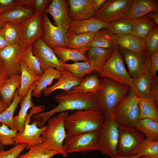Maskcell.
<instances>
[{
	"label": "cell",
	"instance_id": "7c38bea8",
	"mask_svg": "<svg viewBox=\"0 0 158 158\" xmlns=\"http://www.w3.org/2000/svg\"><path fill=\"white\" fill-rule=\"evenodd\" d=\"M43 13H36L19 24V36L18 43L24 49L32 45L39 38L43 36L42 26Z\"/></svg>",
	"mask_w": 158,
	"mask_h": 158
},
{
	"label": "cell",
	"instance_id": "8fae6325",
	"mask_svg": "<svg viewBox=\"0 0 158 158\" xmlns=\"http://www.w3.org/2000/svg\"><path fill=\"white\" fill-rule=\"evenodd\" d=\"M118 154L124 156L135 155L145 138L144 135L133 126L119 124Z\"/></svg>",
	"mask_w": 158,
	"mask_h": 158
},
{
	"label": "cell",
	"instance_id": "b9f144b4",
	"mask_svg": "<svg viewBox=\"0 0 158 158\" xmlns=\"http://www.w3.org/2000/svg\"><path fill=\"white\" fill-rule=\"evenodd\" d=\"M59 154L60 153L57 151L47 149L38 144L30 149L25 154H19L16 158H50Z\"/></svg>",
	"mask_w": 158,
	"mask_h": 158
},
{
	"label": "cell",
	"instance_id": "4316f807",
	"mask_svg": "<svg viewBox=\"0 0 158 158\" xmlns=\"http://www.w3.org/2000/svg\"><path fill=\"white\" fill-rule=\"evenodd\" d=\"M88 49H74L67 48L55 47L53 50L61 63L69 61L77 62L88 61L86 54Z\"/></svg>",
	"mask_w": 158,
	"mask_h": 158
},
{
	"label": "cell",
	"instance_id": "be15d7a7",
	"mask_svg": "<svg viewBox=\"0 0 158 158\" xmlns=\"http://www.w3.org/2000/svg\"><path fill=\"white\" fill-rule=\"evenodd\" d=\"M2 13H3L1 11V10H0V15Z\"/></svg>",
	"mask_w": 158,
	"mask_h": 158
},
{
	"label": "cell",
	"instance_id": "8992f818",
	"mask_svg": "<svg viewBox=\"0 0 158 158\" xmlns=\"http://www.w3.org/2000/svg\"><path fill=\"white\" fill-rule=\"evenodd\" d=\"M119 124L111 118L105 119L99 130L98 150L110 157L118 154Z\"/></svg>",
	"mask_w": 158,
	"mask_h": 158
},
{
	"label": "cell",
	"instance_id": "52a82bcc",
	"mask_svg": "<svg viewBox=\"0 0 158 158\" xmlns=\"http://www.w3.org/2000/svg\"><path fill=\"white\" fill-rule=\"evenodd\" d=\"M138 99L131 89L116 107L111 118L120 125L132 126L139 118Z\"/></svg>",
	"mask_w": 158,
	"mask_h": 158
},
{
	"label": "cell",
	"instance_id": "277c9868",
	"mask_svg": "<svg viewBox=\"0 0 158 158\" xmlns=\"http://www.w3.org/2000/svg\"><path fill=\"white\" fill-rule=\"evenodd\" d=\"M68 112L60 113L54 115L48 120L47 128L42 133L41 138L43 141L40 145L48 150L59 152L66 157L67 155L63 148V142L67 135L64 126V121L68 115Z\"/></svg>",
	"mask_w": 158,
	"mask_h": 158
},
{
	"label": "cell",
	"instance_id": "8d00e7d4",
	"mask_svg": "<svg viewBox=\"0 0 158 158\" xmlns=\"http://www.w3.org/2000/svg\"><path fill=\"white\" fill-rule=\"evenodd\" d=\"M62 65L65 70L68 71L73 76L81 79L94 71L88 61L77 62L72 64L64 63Z\"/></svg>",
	"mask_w": 158,
	"mask_h": 158
},
{
	"label": "cell",
	"instance_id": "f5cc1de1",
	"mask_svg": "<svg viewBox=\"0 0 158 158\" xmlns=\"http://www.w3.org/2000/svg\"><path fill=\"white\" fill-rule=\"evenodd\" d=\"M147 17L153 23L158 25V12H151L146 15Z\"/></svg>",
	"mask_w": 158,
	"mask_h": 158
},
{
	"label": "cell",
	"instance_id": "7bdbcfd3",
	"mask_svg": "<svg viewBox=\"0 0 158 158\" xmlns=\"http://www.w3.org/2000/svg\"><path fill=\"white\" fill-rule=\"evenodd\" d=\"M158 155V141L152 142L145 138L140 144L135 156L137 158L142 156Z\"/></svg>",
	"mask_w": 158,
	"mask_h": 158
},
{
	"label": "cell",
	"instance_id": "30bf717a",
	"mask_svg": "<svg viewBox=\"0 0 158 158\" xmlns=\"http://www.w3.org/2000/svg\"><path fill=\"white\" fill-rule=\"evenodd\" d=\"M133 0H107L93 17L109 23L124 18L128 15Z\"/></svg>",
	"mask_w": 158,
	"mask_h": 158
},
{
	"label": "cell",
	"instance_id": "e0dca14e",
	"mask_svg": "<svg viewBox=\"0 0 158 158\" xmlns=\"http://www.w3.org/2000/svg\"><path fill=\"white\" fill-rule=\"evenodd\" d=\"M23 49L18 42L9 45L0 52V58L4 62L9 78L20 74L19 56Z\"/></svg>",
	"mask_w": 158,
	"mask_h": 158
},
{
	"label": "cell",
	"instance_id": "484cf974",
	"mask_svg": "<svg viewBox=\"0 0 158 158\" xmlns=\"http://www.w3.org/2000/svg\"><path fill=\"white\" fill-rule=\"evenodd\" d=\"M132 26L131 33L144 40L158 26L147 17L136 19L126 18Z\"/></svg>",
	"mask_w": 158,
	"mask_h": 158
},
{
	"label": "cell",
	"instance_id": "d4e9b609",
	"mask_svg": "<svg viewBox=\"0 0 158 158\" xmlns=\"http://www.w3.org/2000/svg\"><path fill=\"white\" fill-rule=\"evenodd\" d=\"M35 13L33 9L20 5L2 14L0 17L4 22L19 24L31 17Z\"/></svg>",
	"mask_w": 158,
	"mask_h": 158
},
{
	"label": "cell",
	"instance_id": "c3c4849f",
	"mask_svg": "<svg viewBox=\"0 0 158 158\" xmlns=\"http://www.w3.org/2000/svg\"><path fill=\"white\" fill-rule=\"evenodd\" d=\"M150 60L149 75L152 80L157 75L158 71V51L150 55Z\"/></svg>",
	"mask_w": 158,
	"mask_h": 158
},
{
	"label": "cell",
	"instance_id": "f907efd6",
	"mask_svg": "<svg viewBox=\"0 0 158 158\" xmlns=\"http://www.w3.org/2000/svg\"><path fill=\"white\" fill-rule=\"evenodd\" d=\"M51 1L49 0H33V9L35 13H43L45 7Z\"/></svg>",
	"mask_w": 158,
	"mask_h": 158
},
{
	"label": "cell",
	"instance_id": "91938a15",
	"mask_svg": "<svg viewBox=\"0 0 158 158\" xmlns=\"http://www.w3.org/2000/svg\"><path fill=\"white\" fill-rule=\"evenodd\" d=\"M138 158H158V155L142 156Z\"/></svg>",
	"mask_w": 158,
	"mask_h": 158
},
{
	"label": "cell",
	"instance_id": "680465c9",
	"mask_svg": "<svg viewBox=\"0 0 158 158\" xmlns=\"http://www.w3.org/2000/svg\"><path fill=\"white\" fill-rule=\"evenodd\" d=\"M6 72L7 71L5 69L4 62L0 58V73Z\"/></svg>",
	"mask_w": 158,
	"mask_h": 158
},
{
	"label": "cell",
	"instance_id": "ac0fdd59",
	"mask_svg": "<svg viewBox=\"0 0 158 158\" xmlns=\"http://www.w3.org/2000/svg\"><path fill=\"white\" fill-rule=\"evenodd\" d=\"M108 23L96 18H92L72 22L67 31L68 36L86 32H96L107 28Z\"/></svg>",
	"mask_w": 158,
	"mask_h": 158
},
{
	"label": "cell",
	"instance_id": "2e32d148",
	"mask_svg": "<svg viewBox=\"0 0 158 158\" xmlns=\"http://www.w3.org/2000/svg\"><path fill=\"white\" fill-rule=\"evenodd\" d=\"M44 12L52 17L55 25L67 31L73 22L69 15L67 1L53 0Z\"/></svg>",
	"mask_w": 158,
	"mask_h": 158
},
{
	"label": "cell",
	"instance_id": "7a4b0ae2",
	"mask_svg": "<svg viewBox=\"0 0 158 158\" xmlns=\"http://www.w3.org/2000/svg\"><path fill=\"white\" fill-rule=\"evenodd\" d=\"M102 78L100 88L94 94V96L105 119L111 118L116 107L129 92L131 87L108 78Z\"/></svg>",
	"mask_w": 158,
	"mask_h": 158
},
{
	"label": "cell",
	"instance_id": "f35d334b",
	"mask_svg": "<svg viewBox=\"0 0 158 158\" xmlns=\"http://www.w3.org/2000/svg\"><path fill=\"white\" fill-rule=\"evenodd\" d=\"M96 32H86L68 36L67 48L74 49L85 48L87 44L93 39Z\"/></svg>",
	"mask_w": 158,
	"mask_h": 158
},
{
	"label": "cell",
	"instance_id": "4fadbf2b",
	"mask_svg": "<svg viewBox=\"0 0 158 158\" xmlns=\"http://www.w3.org/2000/svg\"><path fill=\"white\" fill-rule=\"evenodd\" d=\"M32 51L38 60L43 73L50 67L61 72L65 70L53 49L47 45L42 37L38 39L32 45Z\"/></svg>",
	"mask_w": 158,
	"mask_h": 158
},
{
	"label": "cell",
	"instance_id": "83f0119b",
	"mask_svg": "<svg viewBox=\"0 0 158 158\" xmlns=\"http://www.w3.org/2000/svg\"><path fill=\"white\" fill-rule=\"evenodd\" d=\"M102 29L96 32L93 39L86 46L87 49L97 47L113 50L117 46L114 35L107 28Z\"/></svg>",
	"mask_w": 158,
	"mask_h": 158
},
{
	"label": "cell",
	"instance_id": "44dd1931",
	"mask_svg": "<svg viewBox=\"0 0 158 158\" xmlns=\"http://www.w3.org/2000/svg\"><path fill=\"white\" fill-rule=\"evenodd\" d=\"M114 40L119 48L139 54L147 52L145 40L131 33L121 36L114 35Z\"/></svg>",
	"mask_w": 158,
	"mask_h": 158
},
{
	"label": "cell",
	"instance_id": "9a60e30c",
	"mask_svg": "<svg viewBox=\"0 0 158 158\" xmlns=\"http://www.w3.org/2000/svg\"><path fill=\"white\" fill-rule=\"evenodd\" d=\"M42 26L44 32L42 39L49 47L52 49L55 47L67 48V31L53 25L44 12L42 15Z\"/></svg>",
	"mask_w": 158,
	"mask_h": 158
},
{
	"label": "cell",
	"instance_id": "816d5d0a",
	"mask_svg": "<svg viewBox=\"0 0 158 158\" xmlns=\"http://www.w3.org/2000/svg\"><path fill=\"white\" fill-rule=\"evenodd\" d=\"M106 0H90L92 6L96 12L102 6Z\"/></svg>",
	"mask_w": 158,
	"mask_h": 158
},
{
	"label": "cell",
	"instance_id": "d6a6232c",
	"mask_svg": "<svg viewBox=\"0 0 158 158\" xmlns=\"http://www.w3.org/2000/svg\"><path fill=\"white\" fill-rule=\"evenodd\" d=\"M20 74L15 75L9 78L0 90V95L3 102L9 106L11 103L15 92L20 86Z\"/></svg>",
	"mask_w": 158,
	"mask_h": 158
},
{
	"label": "cell",
	"instance_id": "cb8c5ba5",
	"mask_svg": "<svg viewBox=\"0 0 158 158\" xmlns=\"http://www.w3.org/2000/svg\"><path fill=\"white\" fill-rule=\"evenodd\" d=\"M37 81L31 85L26 96L21 100L20 102V108L18 114L13 118L14 125L19 133H21L24 130V123L28 110L34 107L32 101V92Z\"/></svg>",
	"mask_w": 158,
	"mask_h": 158
},
{
	"label": "cell",
	"instance_id": "5bb4252c",
	"mask_svg": "<svg viewBox=\"0 0 158 158\" xmlns=\"http://www.w3.org/2000/svg\"><path fill=\"white\" fill-rule=\"evenodd\" d=\"M118 49L127 65L128 72L132 78L143 74L149 75L150 55L147 52L139 54L119 47Z\"/></svg>",
	"mask_w": 158,
	"mask_h": 158
},
{
	"label": "cell",
	"instance_id": "5b68a950",
	"mask_svg": "<svg viewBox=\"0 0 158 158\" xmlns=\"http://www.w3.org/2000/svg\"><path fill=\"white\" fill-rule=\"evenodd\" d=\"M45 107L44 105L34 107L27 114L24 123V130L21 133L18 132L17 136L13 138L15 144H26L27 146L25 148L30 149L34 146L41 144L43 139L41 138L42 133L47 128V126H44L41 128L37 126L38 121L35 120L30 124V117L32 115L44 111Z\"/></svg>",
	"mask_w": 158,
	"mask_h": 158
},
{
	"label": "cell",
	"instance_id": "9c48e42d",
	"mask_svg": "<svg viewBox=\"0 0 158 158\" xmlns=\"http://www.w3.org/2000/svg\"><path fill=\"white\" fill-rule=\"evenodd\" d=\"M99 130L67 135L63 148L67 154L75 152L83 153L98 150V139Z\"/></svg>",
	"mask_w": 158,
	"mask_h": 158
},
{
	"label": "cell",
	"instance_id": "e575fe53",
	"mask_svg": "<svg viewBox=\"0 0 158 158\" xmlns=\"http://www.w3.org/2000/svg\"><path fill=\"white\" fill-rule=\"evenodd\" d=\"M20 61H22L31 71L40 76L43 74L40 64L37 58L33 54L32 45L23 49L19 56Z\"/></svg>",
	"mask_w": 158,
	"mask_h": 158
},
{
	"label": "cell",
	"instance_id": "60d3db41",
	"mask_svg": "<svg viewBox=\"0 0 158 158\" xmlns=\"http://www.w3.org/2000/svg\"><path fill=\"white\" fill-rule=\"evenodd\" d=\"M0 30L9 45L14 44L18 42L19 36V24L5 22Z\"/></svg>",
	"mask_w": 158,
	"mask_h": 158
},
{
	"label": "cell",
	"instance_id": "ab89813d",
	"mask_svg": "<svg viewBox=\"0 0 158 158\" xmlns=\"http://www.w3.org/2000/svg\"><path fill=\"white\" fill-rule=\"evenodd\" d=\"M114 35L121 36L131 33L132 26L126 18H123L108 23L107 28Z\"/></svg>",
	"mask_w": 158,
	"mask_h": 158
},
{
	"label": "cell",
	"instance_id": "3957f363",
	"mask_svg": "<svg viewBox=\"0 0 158 158\" xmlns=\"http://www.w3.org/2000/svg\"><path fill=\"white\" fill-rule=\"evenodd\" d=\"M105 118L99 109L76 111L68 115L64 121L67 135L99 130Z\"/></svg>",
	"mask_w": 158,
	"mask_h": 158
},
{
	"label": "cell",
	"instance_id": "4dcf8cb0",
	"mask_svg": "<svg viewBox=\"0 0 158 158\" xmlns=\"http://www.w3.org/2000/svg\"><path fill=\"white\" fill-rule=\"evenodd\" d=\"M132 126L143 133L147 140L158 141V122L148 118L139 119Z\"/></svg>",
	"mask_w": 158,
	"mask_h": 158
},
{
	"label": "cell",
	"instance_id": "6da1fadb",
	"mask_svg": "<svg viewBox=\"0 0 158 158\" xmlns=\"http://www.w3.org/2000/svg\"><path fill=\"white\" fill-rule=\"evenodd\" d=\"M55 100L58 104L54 108L33 116L34 119L38 121L37 126L38 128L43 127L49 118L57 113L69 110L89 109L99 110L94 94L92 93H83L73 90L63 91L56 95Z\"/></svg>",
	"mask_w": 158,
	"mask_h": 158
},
{
	"label": "cell",
	"instance_id": "11a10c76",
	"mask_svg": "<svg viewBox=\"0 0 158 158\" xmlns=\"http://www.w3.org/2000/svg\"><path fill=\"white\" fill-rule=\"evenodd\" d=\"M8 78L7 72L0 73V90Z\"/></svg>",
	"mask_w": 158,
	"mask_h": 158
},
{
	"label": "cell",
	"instance_id": "ba28073f",
	"mask_svg": "<svg viewBox=\"0 0 158 158\" xmlns=\"http://www.w3.org/2000/svg\"><path fill=\"white\" fill-rule=\"evenodd\" d=\"M101 78H108L118 83L131 87L133 78L127 71L117 46L99 73Z\"/></svg>",
	"mask_w": 158,
	"mask_h": 158
},
{
	"label": "cell",
	"instance_id": "bcb514c9",
	"mask_svg": "<svg viewBox=\"0 0 158 158\" xmlns=\"http://www.w3.org/2000/svg\"><path fill=\"white\" fill-rule=\"evenodd\" d=\"M27 146L24 143L17 144L8 150H1L0 158H16Z\"/></svg>",
	"mask_w": 158,
	"mask_h": 158
},
{
	"label": "cell",
	"instance_id": "681fc988",
	"mask_svg": "<svg viewBox=\"0 0 158 158\" xmlns=\"http://www.w3.org/2000/svg\"><path fill=\"white\" fill-rule=\"evenodd\" d=\"M150 99L158 107V77L152 80L150 91Z\"/></svg>",
	"mask_w": 158,
	"mask_h": 158
},
{
	"label": "cell",
	"instance_id": "7dc6e473",
	"mask_svg": "<svg viewBox=\"0 0 158 158\" xmlns=\"http://www.w3.org/2000/svg\"><path fill=\"white\" fill-rule=\"evenodd\" d=\"M20 5H22L21 0H0V10L3 13Z\"/></svg>",
	"mask_w": 158,
	"mask_h": 158
},
{
	"label": "cell",
	"instance_id": "7402d4cb",
	"mask_svg": "<svg viewBox=\"0 0 158 158\" xmlns=\"http://www.w3.org/2000/svg\"><path fill=\"white\" fill-rule=\"evenodd\" d=\"M60 77L53 85L47 87L43 91L45 96H48L53 92L58 90L67 91L79 84L83 79L73 76L68 71H61Z\"/></svg>",
	"mask_w": 158,
	"mask_h": 158
},
{
	"label": "cell",
	"instance_id": "94428289",
	"mask_svg": "<svg viewBox=\"0 0 158 158\" xmlns=\"http://www.w3.org/2000/svg\"><path fill=\"white\" fill-rule=\"evenodd\" d=\"M4 22L0 17V30L4 24Z\"/></svg>",
	"mask_w": 158,
	"mask_h": 158
},
{
	"label": "cell",
	"instance_id": "f6af8a7d",
	"mask_svg": "<svg viewBox=\"0 0 158 158\" xmlns=\"http://www.w3.org/2000/svg\"><path fill=\"white\" fill-rule=\"evenodd\" d=\"M147 51L150 55L158 51V27L145 40Z\"/></svg>",
	"mask_w": 158,
	"mask_h": 158
},
{
	"label": "cell",
	"instance_id": "1f68e13d",
	"mask_svg": "<svg viewBox=\"0 0 158 158\" xmlns=\"http://www.w3.org/2000/svg\"><path fill=\"white\" fill-rule=\"evenodd\" d=\"M152 80L149 74H143L133 78L130 87L139 98L150 99Z\"/></svg>",
	"mask_w": 158,
	"mask_h": 158
},
{
	"label": "cell",
	"instance_id": "603a6c76",
	"mask_svg": "<svg viewBox=\"0 0 158 158\" xmlns=\"http://www.w3.org/2000/svg\"><path fill=\"white\" fill-rule=\"evenodd\" d=\"M153 12H158V0H133L130 10L124 18H138Z\"/></svg>",
	"mask_w": 158,
	"mask_h": 158
},
{
	"label": "cell",
	"instance_id": "d590c367",
	"mask_svg": "<svg viewBox=\"0 0 158 158\" xmlns=\"http://www.w3.org/2000/svg\"><path fill=\"white\" fill-rule=\"evenodd\" d=\"M100 80L98 76L95 74L88 75L85 77L79 85L73 87L72 90L78 92L86 93H95L99 89Z\"/></svg>",
	"mask_w": 158,
	"mask_h": 158
},
{
	"label": "cell",
	"instance_id": "74e56055",
	"mask_svg": "<svg viewBox=\"0 0 158 158\" xmlns=\"http://www.w3.org/2000/svg\"><path fill=\"white\" fill-rule=\"evenodd\" d=\"M18 88L16 91L12 101L7 109L0 114V126L3 123L7 125L11 129L17 130H18L13 124V115L18 104L21 100L18 95Z\"/></svg>",
	"mask_w": 158,
	"mask_h": 158
},
{
	"label": "cell",
	"instance_id": "db71d44e",
	"mask_svg": "<svg viewBox=\"0 0 158 158\" xmlns=\"http://www.w3.org/2000/svg\"><path fill=\"white\" fill-rule=\"evenodd\" d=\"M8 45L4 35L0 30V52Z\"/></svg>",
	"mask_w": 158,
	"mask_h": 158
},
{
	"label": "cell",
	"instance_id": "f546056e",
	"mask_svg": "<svg viewBox=\"0 0 158 158\" xmlns=\"http://www.w3.org/2000/svg\"><path fill=\"white\" fill-rule=\"evenodd\" d=\"M61 74V71L54 68L50 67L48 68L37 81L32 91V96L36 98L40 97L43 91L52 83L54 80H58Z\"/></svg>",
	"mask_w": 158,
	"mask_h": 158
},
{
	"label": "cell",
	"instance_id": "d6986e66",
	"mask_svg": "<svg viewBox=\"0 0 158 158\" xmlns=\"http://www.w3.org/2000/svg\"><path fill=\"white\" fill-rule=\"evenodd\" d=\"M69 15L73 22L92 18L96 12L90 0H68Z\"/></svg>",
	"mask_w": 158,
	"mask_h": 158
},
{
	"label": "cell",
	"instance_id": "6125c7cd",
	"mask_svg": "<svg viewBox=\"0 0 158 158\" xmlns=\"http://www.w3.org/2000/svg\"><path fill=\"white\" fill-rule=\"evenodd\" d=\"M4 145H3L0 142V150H4Z\"/></svg>",
	"mask_w": 158,
	"mask_h": 158
},
{
	"label": "cell",
	"instance_id": "6f0895ef",
	"mask_svg": "<svg viewBox=\"0 0 158 158\" xmlns=\"http://www.w3.org/2000/svg\"><path fill=\"white\" fill-rule=\"evenodd\" d=\"M110 158H137L135 155L130 156H124L117 154L110 157Z\"/></svg>",
	"mask_w": 158,
	"mask_h": 158
},
{
	"label": "cell",
	"instance_id": "f1b7e54d",
	"mask_svg": "<svg viewBox=\"0 0 158 158\" xmlns=\"http://www.w3.org/2000/svg\"><path fill=\"white\" fill-rule=\"evenodd\" d=\"M20 63L21 83L18 94L22 100L27 94L31 85L38 81L41 76L31 71L21 61H20Z\"/></svg>",
	"mask_w": 158,
	"mask_h": 158
},
{
	"label": "cell",
	"instance_id": "9f6ffc18",
	"mask_svg": "<svg viewBox=\"0 0 158 158\" xmlns=\"http://www.w3.org/2000/svg\"><path fill=\"white\" fill-rule=\"evenodd\" d=\"M8 107L3 102L1 98H0V114L5 111Z\"/></svg>",
	"mask_w": 158,
	"mask_h": 158
},
{
	"label": "cell",
	"instance_id": "ffe728a7",
	"mask_svg": "<svg viewBox=\"0 0 158 158\" xmlns=\"http://www.w3.org/2000/svg\"><path fill=\"white\" fill-rule=\"evenodd\" d=\"M113 50L107 48L92 47L87 51L88 62L95 71L100 73L103 67L111 56Z\"/></svg>",
	"mask_w": 158,
	"mask_h": 158
},
{
	"label": "cell",
	"instance_id": "ee69618b",
	"mask_svg": "<svg viewBox=\"0 0 158 158\" xmlns=\"http://www.w3.org/2000/svg\"><path fill=\"white\" fill-rule=\"evenodd\" d=\"M18 131L11 129L7 125L1 123L0 126V142L4 145L15 144L13 138L17 136Z\"/></svg>",
	"mask_w": 158,
	"mask_h": 158
},
{
	"label": "cell",
	"instance_id": "836d02e7",
	"mask_svg": "<svg viewBox=\"0 0 158 158\" xmlns=\"http://www.w3.org/2000/svg\"><path fill=\"white\" fill-rule=\"evenodd\" d=\"M139 118H148L158 122V107L150 99L139 98Z\"/></svg>",
	"mask_w": 158,
	"mask_h": 158
}]
</instances>
